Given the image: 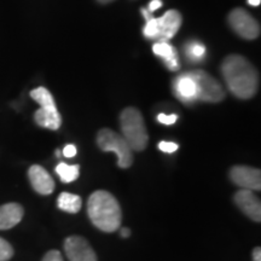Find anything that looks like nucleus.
I'll list each match as a JSON object with an SVG mask.
<instances>
[{
	"mask_svg": "<svg viewBox=\"0 0 261 261\" xmlns=\"http://www.w3.org/2000/svg\"><path fill=\"white\" fill-rule=\"evenodd\" d=\"M98 3H100V4H109V3L114 2V0H97Z\"/></svg>",
	"mask_w": 261,
	"mask_h": 261,
	"instance_id": "obj_31",
	"label": "nucleus"
},
{
	"mask_svg": "<svg viewBox=\"0 0 261 261\" xmlns=\"http://www.w3.org/2000/svg\"><path fill=\"white\" fill-rule=\"evenodd\" d=\"M228 23L234 33L247 40H254L260 35V24L247 10L236 8L228 15Z\"/></svg>",
	"mask_w": 261,
	"mask_h": 261,
	"instance_id": "obj_6",
	"label": "nucleus"
},
{
	"mask_svg": "<svg viewBox=\"0 0 261 261\" xmlns=\"http://www.w3.org/2000/svg\"><path fill=\"white\" fill-rule=\"evenodd\" d=\"M166 67L168 68L169 70L172 71H177L179 68H180V64H179V58H178V54L174 55V56L168 58L167 61H165Z\"/></svg>",
	"mask_w": 261,
	"mask_h": 261,
	"instance_id": "obj_25",
	"label": "nucleus"
},
{
	"mask_svg": "<svg viewBox=\"0 0 261 261\" xmlns=\"http://www.w3.org/2000/svg\"><path fill=\"white\" fill-rule=\"evenodd\" d=\"M56 173L58 177L65 184L76 180L80 175V166L79 165H67V163L61 162L56 167Z\"/></svg>",
	"mask_w": 261,
	"mask_h": 261,
	"instance_id": "obj_16",
	"label": "nucleus"
},
{
	"mask_svg": "<svg viewBox=\"0 0 261 261\" xmlns=\"http://www.w3.org/2000/svg\"><path fill=\"white\" fill-rule=\"evenodd\" d=\"M197 86V99L208 103H219L225 98L223 86L204 70H192L187 73Z\"/></svg>",
	"mask_w": 261,
	"mask_h": 261,
	"instance_id": "obj_5",
	"label": "nucleus"
},
{
	"mask_svg": "<svg viewBox=\"0 0 261 261\" xmlns=\"http://www.w3.org/2000/svg\"><path fill=\"white\" fill-rule=\"evenodd\" d=\"M142 14L145 17L146 24L144 27V35L148 39H155L158 35V18L151 16V12H149L148 10L142 9Z\"/></svg>",
	"mask_w": 261,
	"mask_h": 261,
	"instance_id": "obj_18",
	"label": "nucleus"
},
{
	"mask_svg": "<svg viewBox=\"0 0 261 261\" xmlns=\"http://www.w3.org/2000/svg\"><path fill=\"white\" fill-rule=\"evenodd\" d=\"M97 145L102 151L115 152L117 166L120 168H128L133 163V150L127 144L121 135L110 128H102L97 135Z\"/></svg>",
	"mask_w": 261,
	"mask_h": 261,
	"instance_id": "obj_4",
	"label": "nucleus"
},
{
	"mask_svg": "<svg viewBox=\"0 0 261 261\" xmlns=\"http://www.w3.org/2000/svg\"><path fill=\"white\" fill-rule=\"evenodd\" d=\"M159 149L161 150L163 152H168V154H172V152L177 151L179 145L177 143H173V142H165V140H162V142H160L159 144Z\"/></svg>",
	"mask_w": 261,
	"mask_h": 261,
	"instance_id": "obj_22",
	"label": "nucleus"
},
{
	"mask_svg": "<svg viewBox=\"0 0 261 261\" xmlns=\"http://www.w3.org/2000/svg\"><path fill=\"white\" fill-rule=\"evenodd\" d=\"M178 120V115L172 114V115H166V114H159L158 115V121L163 123V125H173Z\"/></svg>",
	"mask_w": 261,
	"mask_h": 261,
	"instance_id": "obj_23",
	"label": "nucleus"
},
{
	"mask_svg": "<svg viewBox=\"0 0 261 261\" xmlns=\"http://www.w3.org/2000/svg\"><path fill=\"white\" fill-rule=\"evenodd\" d=\"M63 155L68 159L74 158V156L76 155V148H75V145H73V144L65 145L63 149Z\"/></svg>",
	"mask_w": 261,
	"mask_h": 261,
	"instance_id": "obj_26",
	"label": "nucleus"
},
{
	"mask_svg": "<svg viewBox=\"0 0 261 261\" xmlns=\"http://www.w3.org/2000/svg\"><path fill=\"white\" fill-rule=\"evenodd\" d=\"M174 91L179 99H181L185 103L197 99V86L187 73L181 74L174 81Z\"/></svg>",
	"mask_w": 261,
	"mask_h": 261,
	"instance_id": "obj_13",
	"label": "nucleus"
},
{
	"mask_svg": "<svg viewBox=\"0 0 261 261\" xmlns=\"http://www.w3.org/2000/svg\"><path fill=\"white\" fill-rule=\"evenodd\" d=\"M34 121L42 128L57 130L62 125V117L58 109L40 108L34 114Z\"/></svg>",
	"mask_w": 261,
	"mask_h": 261,
	"instance_id": "obj_14",
	"label": "nucleus"
},
{
	"mask_svg": "<svg viewBox=\"0 0 261 261\" xmlns=\"http://www.w3.org/2000/svg\"><path fill=\"white\" fill-rule=\"evenodd\" d=\"M64 252L69 261H97V255L81 236H70L64 241Z\"/></svg>",
	"mask_w": 261,
	"mask_h": 261,
	"instance_id": "obj_8",
	"label": "nucleus"
},
{
	"mask_svg": "<svg viewBox=\"0 0 261 261\" xmlns=\"http://www.w3.org/2000/svg\"><path fill=\"white\" fill-rule=\"evenodd\" d=\"M221 73L227 89L240 99H250L259 90V71L241 55H230L225 58Z\"/></svg>",
	"mask_w": 261,
	"mask_h": 261,
	"instance_id": "obj_1",
	"label": "nucleus"
},
{
	"mask_svg": "<svg viewBox=\"0 0 261 261\" xmlns=\"http://www.w3.org/2000/svg\"><path fill=\"white\" fill-rule=\"evenodd\" d=\"M234 203L241 211L243 212L247 217L255 221L260 223L261 221V203L260 198L254 194L252 190H247V189H241L233 196Z\"/></svg>",
	"mask_w": 261,
	"mask_h": 261,
	"instance_id": "obj_9",
	"label": "nucleus"
},
{
	"mask_svg": "<svg viewBox=\"0 0 261 261\" xmlns=\"http://www.w3.org/2000/svg\"><path fill=\"white\" fill-rule=\"evenodd\" d=\"M120 236L123 237V238H127L130 236V230L128 227H121V230H120Z\"/></svg>",
	"mask_w": 261,
	"mask_h": 261,
	"instance_id": "obj_29",
	"label": "nucleus"
},
{
	"mask_svg": "<svg viewBox=\"0 0 261 261\" xmlns=\"http://www.w3.org/2000/svg\"><path fill=\"white\" fill-rule=\"evenodd\" d=\"M28 178L32 188L40 195H51L55 191V180L46 169L39 165H33L28 169Z\"/></svg>",
	"mask_w": 261,
	"mask_h": 261,
	"instance_id": "obj_11",
	"label": "nucleus"
},
{
	"mask_svg": "<svg viewBox=\"0 0 261 261\" xmlns=\"http://www.w3.org/2000/svg\"><path fill=\"white\" fill-rule=\"evenodd\" d=\"M152 51L159 57L163 58V61H167L168 58H171L178 54L177 50L171 44H168L167 41L156 42V44H154V46H152Z\"/></svg>",
	"mask_w": 261,
	"mask_h": 261,
	"instance_id": "obj_19",
	"label": "nucleus"
},
{
	"mask_svg": "<svg viewBox=\"0 0 261 261\" xmlns=\"http://www.w3.org/2000/svg\"><path fill=\"white\" fill-rule=\"evenodd\" d=\"M57 205L61 211L70 214L79 213L83 205L80 196L70 194V192H62L57 198Z\"/></svg>",
	"mask_w": 261,
	"mask_h": 261,
	"instance_id": "obj_15",
	"label": "nucleus"
},
{
	"mask_svg": "<svg viewBox=\"0 0 261 261\" xmlns=\"http://www.w3.org/2000/svg\"><path fill=\"white\" fill-rule=\"evenodd\" d=\"M253 260L254 261H261V249H260V247L254 248V250H253Z\"/></svg>",
	"mask_w": 261,
	"mask_h": 261,
	"instance_id": "obj_28",
	"label": "nucleus"
},
{
	"mask_svg": "<svg viewBox=\"0 0 261 261\" xmlns=\"http://www.w3.org/2000/svg\"><path fill=\"white\" fill-rule=\"evenodd\" d=\"M260 3H261V0H248V4L252 5V6L260 5Z\"/></svg>",
	"mask_w": 261,
	"mask_h": 261,
	"instance_id": "obj_30",
	"label": "nucleus"
},
{
	"mask_svg": "<svg viewBox=\"0 0 261 261\" xmlns=\"http://www.w3.org/2000/svg\"><path fill=\"white\" fill-rule=\"evenodd\" d=\"M32 99L40 104V108H50V109H57L55 98L50 91L45 87H38L31 92Z\"/></svg>",
	"mask_w": 261,
	"mask_h": 261,
	"instance_id": "obj_17",
	"label": "nucleus"
},
{
	"mask_svg": "<svg viewBox=\"0 0 261 261\" xmlns=\"http://www.w3.org/2000/svg\"><path fill=\"white\" fill-rule=\"evenodd\" d=\"M56 156H57V158H60V156H61V151H60V150H56Z\"/></svg>",
	"mask_w": 261,
	"mask_h": 261,
	"instance_id": "obj_32",
	"label": "nucleus"
},
{
	"mask_svg": "<svg viewBox=\"0 0 261 261\" xmlns=\"http://www.w3.org/2000/svg\"><path fill=\"white\" fill-rule=\"evenodd\" d=\"M121 136L133 151H143L149 142L148 130L142 113L137 108L128 107L120 115Z\"/></svg>",
	"mask_w": 261,
	"mask_h": 261,
	"instance_id": "obj_3",
	"label": "nucleus"
},
{
	"mask_svg": "<svg viewBox=\"0 0 261 261\" xmlns=\"http://www.w3.org/2000/svg\"><path fill=\"white\" fill-rule=\"evenodd\" d=\"M161 6H162V2H161V0H152V2L149 4L148 11H149V12H154L155 10L160 9V8H161Z\"/></svg>",
	"mask_w": 261,
	"mask_h": 261,
	"instance_id": "obj_27",
	"label": "nucleus"
},
{
	"mask_svg": "<svg viewBox=\"0 0 261 261\" xmlns=\"http://www.w3.org/2000/svg\"><path fill=\"white\" fill-rule=\"evenodd\" d=\"M14 256V248L8 241L0 237V261H9Z\"/></svg>",
	"mask_w": 261,
	"mask_h": 261,
	"instance_id": "obj_20",
	"label": "nucleus"
},
{
	"mask_svg": "<svg viewBox=\"0 0 261 261\" xmlns=\"http://www.w3.org/2000/svg\"><path fill=\"white\" fill-rule=\"evenodd\" d=\"M87 214L94 226L103 232H115L121 226L122 213L119 202L110 192L94 191L87 201Z\"/></svg>",
	"mask_w": 261,
	"mask_h": 261,
	"instance_id": "obj_2",
	"label": "nucleus"
},
{
	"mask_svg": "<svg viewBox=\"0 0 261 261\" xmlns=\"http://www.w3.org/2000/svg\"><path fill=\"white\" fill-rule=\"evenodd\" d=\"M205 55V47L200 42H192L188 48V56L192 60H200Z\"/></svg>",
	"mask_w": 261,
	"mask_h": 261,
	"instance_id": "obj_21",
	"label": "nucleus"
},
{
	"mask_svg": "<svg viewBox=\"0 0 261 261\" xmlns=\"http://www.w3.org/2000/svg\"><path fill=\"white\" fill-rule=\"evenodd\" d=\"M42 261H63V257H62L61 252H58L56 249H52L45 254V256L42 257Z\"/></svg>",
	"mask_w": 261,
	"mask_h": 261,
	"instance_id": "obj_24",
	"label": "nucleus"
},
{
	"mask_svg": "<svg viewBox=\"0 0 261 261\" xmlns=\"http://www.w3.org/2000/svg\"><path fill=\"white\" fill-rule=\"evenodd\" d=\"M24 211L19 203L10 202L0 205V230H9L21 223Z\"/></svg>",
	"mask_w": 261,
	"mask_h": 261,
	"instance_id": "obj_12",
	"label": "nucleus"
},
{
	"mask_svg": "<svg viewBox=\"0 0 261 261\" xmlns=\"http://www.w3.org/2000/svg\"><path fill=\"white\" fill-rule=\"evenodd\" d=\"M181 15L177 10H169L162 17L158 18V35L156 40L168 41L177 34L181 25Z\"/></svg>",
	"mask_w": 261,
	"mask_h": 261,
	"instance_id": "obj_10",
	"label": "nucleus"
},
{
	"mask_svg": "<svg viewBox=\"0 0 261 261\" xmlns=\"http://www.w3.org/2000/svg\"><path fill=\"white\" fill-rule=\"evenodd\" d=\"M230 179L237 187L252 191L261 190V171L249 166H233L230 169Z\"/></svg>",
	"mask_w": 261,
	"mask_h": 261,
	"instance_id": "obj_7",
	"label": "nucleus"
}]
</instances>
